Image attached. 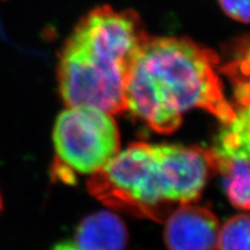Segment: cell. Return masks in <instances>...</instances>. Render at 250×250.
<instances>
[{
    "mask_svg": "<svg viewBox=\"0 0 250 250\" xmlns=\"http://www.w3.org/2000/svg\"><path fill=\"white\" fill-rule=\"evenodd\" d=\"M219 62L214 51L188 37L148 36L130 68L126 110L159 133L174 132L195 108L228 124L236 110L225 96Z\"/></svg>",
    "mask_w": 250,
    "mask_h": 250,
    "instance_id": "6da1fadb",
    "label": "cell"
},
{
    "mask_svg": "<svg viewBox=\"0 0 250 250\" xmlns=\"http://www.w3.org/2000/svg\"><path fill=\"white\" fill-rule=\"evenodd\" d=\"M147 37L132 9L101 6L90 11L68 36L59 57V92L65 104L110 115L126 110L127 77Z\"/></svg>",
    "mask_w": 250,
    "mask_h": 250,
    "instance_id": "7a4b0ae2",
    "label": "cell"
},
{
    "mask_svg": "<svg viewBox=\"0 0 250 250\" xmlns=\"http://www.w3.org/2000/svg\"><path fill=\"white\" fill-rule=\"evenodd\" d=\"M212 168L208 149L136 143L93 174L88 189L112 208L158 220L174 204L196 201Z\"/></svg>",
    "mask_w": 250,
    "mask_h": 250,
    "instance_id": "3957f363",
    "label": "cell"
},
{
    "mask_svg": "<svg viewBox=\"0 0 250 250\" xmlns=\"http://www.w3.org/2000/svg\"><path fill=\"white\" fill-rule=\"evenodd\" d=\"M58 158L80 174L98 173L120 152V134L114 118L100 109L67 107L54 129Z\"/></svg>",
    "mask_w": 250,
    "mask_h": 250,
    "instance_id": "277c9868",
    "label": "cell"
},
{
    "mask_svg": "<svg viewBox=\"0 0 250 250\" xmlns=\"http://www.w3.org/2000/svg\"><path fill=\"white\" fill-rule=\"evenodd\" d=\"M249 105L240 107L232 122L225 124L213 147L208 149L212 167L223 177L226 195L241 210L249 208Z\"/></svg>",
    "mask_w": 250,
    "mask_h": 250,
    "instance_id": "5b68a950",
    "label": "cell"
},
{
    "mask_svg": "<svg viewBox=\"0 0 250 250\" xmlns=\"http://www.w3.org/2000/svg\"><path fill=\"white\" fill-rule=\"evenodd\" d=\"M219 221L210 210L181 204L168 217L165 240L168 250H217Z\"/></svg>",
    "mask_w": 250,
    "mask_h": 250,
    "instance_id": "8992f818",
    "label": "cell"
},
{
    "mask_svg": "<svg viewBox=\"0 0 250 250\" xmlns=\"http://www.w3.org/2000/svg\"><path fill=\"white\" fill-rule=\"evenodd\" d=\"M127 232L116 214L100 211L88 215L77 228L74 245L79 250H125Z\"/></svg>",
    "mask_w": 250,
    "mask_h": 250,
    "instance_id": "52a82bcc",
    "label": "cell"
},
{
    "mask_svg": "<svg viewBox=\"0 0 250 250\" xmlns=\"http://www.w3.org/2000/svg\"><path fill=\"white\" fill-rule=\"evenodd\" d=\"M249 225L246 213L228 219L219 230L217 250H249Z\"/></svg>",
    "mask_w": 250,
    "mask_h": 250,
    "instance_id": "ba28073f",
    "label": "cell"
},
{
    "mask_svg": "<svg viewBox=\"0 0 250 250\" xmlns=\"http://www.w3.org/2000/svg\"><path fill=\"white\" fill-rule=\"evenodd\" d=\"M218 1L228 17L240 22L248 23L249 0H218Z\"/></svg>",
    "mask_w": 250,
    "mask_h": 250,
    "instance_id": "9c48e42d",
    "label": "cell"
},
{
    "mask_svg": "<svg viewBox=\"0 0 250 250\" xmlns=\"http://www.w3.org/2000/svg\"><path fill=\"white\" fill-rule=\"evenodd\" d=\"M54 250H79V249L77 248L74 243L65 242V243H61V245L56 246Z\"/></svg>",
    "mask_w": 250,
    "mask_h": 250,
    "instance_id": "30bf717a",
    "label": "cell"
},
{
    "mask_svg": "<svg viewBox=\"0 0 250 250\" xmlns=\"http://www.w3.org/2000/svg\"><path fill=\"white\" fill-rule=\"evenodd\" d=\"M2 210V199H1V195H0V212Z\"/></svg>",
    "mask_w": 250,
    "mask_h": 250,
    "instance_id": "8fae6325",
    "label": "cell"
}]
</instances>
